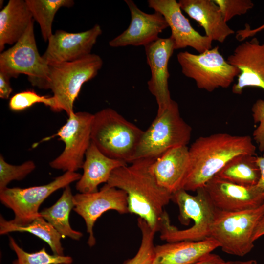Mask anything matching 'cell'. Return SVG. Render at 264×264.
<instances>
[{
  "label": "cell",
  "mask_w": 264,
  "mask_h": 264,
  "mask_svg": "<svg viewBox=\"0 0 264 264\" xmlns=\"http://www.w3.org/2000/svg\"><path fill=\"white\" fill-rule=\"evenodd\" d=\"M154 159H140L115 169L105 184L125 191L129 213L143 219L159 231L163 208L172 194L157 182L152 170Z\"/></svg>",
  "instance_id": "obj_1"
},
{
  "label": "cell",
  "mask_w": 264,
  "mask_h": 264,
  "mask_svg": "<svg viewBox=\"0 0 264 264\" xmlns=\"http://www.w3.org/2000/svg\"><path fill=\"white\" fill-rule=\"evenodd\" d=\"M256 146L249 135L218 133L197 138L189 148V166L182 189L196 191L234 157L256 155Z\"/></svg>",
  "instance_id": "obj_2"
},
{
  "label": "cell",
  "mask_w": 264,
  "mask_h": 264,
  "mask_svg": "<svg viewBox=\"0 0 264 264\" xmlns=\"http://www.w3.org/2000/svg\"><path fill=\"white\" fill-rule=\"evenodd\" d=\"M196 192V195H192L181 189L172 194L171 200L178 207L181 223L188 224L191 220L193 224L187 229H178L171 224L168 214L164 211L159 230L162 240L167 242H197L210 237L216 208L204 187L198 189Z\"/></svg>",
  "instance_id": "obj_3"
},
{
  "label": "cell",
  "mask_w": 264,
  "mask_h": 264,
  "mask_svg": "<svg viewBox=\"0 0 264 264\" xmlns=\"http://www.w3.org/2000/svg\"><path fill=\"white\" fill-rule=\"evenodd\" d=\"M143 132L116 110L107 108L93 114L91 140L106 156L130 164Z\"/></svg>",
  "instance_id": "obj_4"
},
{
  "label": "cell",
  "mask_w": 264,
  "mask_h": 264,
  "mask_svg": "<svg viewBox=\"0 0 264 264\" xmlns=\"http://www.w3.org/2000/svg\"><path fill=\"white\" fill-rule=\"evenodd\" d=\"M102 65L101 57L92 53L73 62L48 63V89L56 99L55 112L65 111L67 116L74 112V102L82 85L94 78Z\"/></svg>",
  "instance_id": "obj_5"
},
{
  "label": "cell",
  "mask_w": 264,
  "mask_h": 264,
  "mask_svg": "<svg viewBox=\"0 0 264 264\" xmlns=\"http://www.w3.org/2000/svg\"><path fill=\"white\" fill-rule=\"evenodd\" d=\"M191 133V127L181 117L178 105L173 100L144 131L132 163L140 159H155L170 149L187 146Z\"/></svg>",
  "instance_id": "obj_6"
},
{
  "label": "cell",
  "mask_w": 264,
  "mask_h": 264,
  "mask_svg": "<svg viewBox=\"0 0 264 264\" xmlns=\"http://www.w3.org/2000/svg\"><path fill=\"white\" fill-rule=\"evenodd\" d=\"M264 215V203L256 208L240 212L216 209L210 237L220 244L222 251L242 257L253 248V236Z\"/></svg>",
  "instance_id": "obj_7"
},
{
  "label": "cell",
  "mask_w": 264,
  "mask_h": 264,
  "mask_svg": "<svg viewBox=\"0 0 264 264\" xmlns=\"http://www.w3.org/2000/svg\"><path fill=\"white\" fill-rule=\"evenodd\" d=\"M33 19L26 31L11 47L0 54V73L11 79L27 75L33 86L48 89V64L41 56L34 35Z\"/></svg>",
  "instance_id": "obj_8"
},
{
  "label": "cell",
  "mask_w": 264,
  "mask_h": 264,
  "mask_svg": "<svg viewBox=\"0 0 264 264\" xmlns=\"http://www.w3.org/2000/svg\"><path fill=\"white\" fill-rule=\"evenodd\" d=\"M177 59L183 74L193 79L198 88L210 92L228 88L240 73L238 68L225 60L218 46L198 54L180 52Z\"/></svg>",
  "instance_id": "obj_9"
},
{
  "label": "cell",
  "mask_w": 264,
  "mask_h": 264,
  "mask_svg": "<svg viewBox=\"0 0 264 264\" xmlns=\"http://www.w3.org/2000/svg\"><path fill=\"white\" fill-rule=\"evenodd\" d=\"M81 176L76 172H66L45 185L25 188L7 187L0 191V200L14 214V219L10 221L15 224L24 225L40 216V206L49 196L77 181Z\"/></svg>",
  "instance_id": "obj_10"
},
{
  "label": "cell",
  "mask_w": 264,
  "mask_h": 264,
  "mask_svg": "<svg viewBox=\"0 0 264 264\" xmlns=\"http://www.w3.org/2000/svg\"><path fill=\"white\" fill-rule=\"evenodd\" d=\"M93 114L86 111L73 112L56 136L65 144L62 153L49 163L54 169L75 172L82 166L86 153L91 143Z\"/></svg>",
  "instance_id": "obj_11"
},
{
  "label": "cell",
  "mask_w": 264,
  "mask_h": 264,
  "mask_svg": "<svg viewBox=\"0 0 264 264\" xmlns=\"http://www.w3.org/2000/svg\"><path fill=\"white\" fill-rule=\"evenodd\" d=\"M74 211L84 220L88 234L87 243L90 247L96 244L93 227L103 213L114 210L120 214L129 213L127 195L122 190L105 184L99 191L74 195Z\"/></svg>",
  "instance_id": "obj_12"
},
{
  "label": "cell",
  "mask_w": 264,
  "mask_h": 264,
  "mask_svg": "<svg viewBox=\"0 0 264 264\" xmlns=\"http://www.w3.org/2000/svg\"><path fill=\"white\" fill-rule=\"evenodd\" d=\"M174 50L171 37H159L145 46L147 63L151 74L147 82L148 88L155 98L158 106L157 115L162 113L173 100L168 87V63Z\"/></svg>",
  "instance_id": "obj_13"
},
{
  "label": "cell",
  "mask_w": 264,
  "mask_h": 264,
  "mask_svg": "<svg viewBox=\"0 0 264 264\" xmlns=\"http://www.w3.org/2000/svg\"><path fill=\"white\" fill-rule=\"evenodd\" d=\"M148 7L160 13L171 30L175 50L191 47L199 53L212 48L213 41L197 31L176 0H149Z\"/></svg>",
  "instance_id": "obj_14"
},
{
  "label": "cell",
  "mask_w": 264,
  "mask_h": 264,
  "mask_svg": "<svg viewBox=\"0 0 264 264\" xmlns=\"http://www.w3.org/2000/svg\"><path fill=\"white\" fill-rule=\"evenodd\" d=\"M204 187L215 208L221 211H243L264 203V194L257 185L241 186L215 176Z\"/></svg>",
  "instance_id": "obj_15"
},
{
  "label": "cell",
  "mask_w": 264,
  "mask_h": 264,
  "mask_svg": "<svg viewBox=\"0 0 264 264\" xmlns=\"http://www.w3.org/2000/svg\"><path fill=\"white\" fill-rule=\"evenodd\" d=\"M226 61L240 70L237 82L232 86L233 93L241 94L248 87L264 91V43L261 44L256 37L242 42Z\"/></svg>",
  "instance_id": "obj_16"
},
{
  "label": "cell",
  "mask_w": 264,
  "mask_h": 264,
  "mask_svg": "<svg viewBox=\"0 0 264 264\" xmlns=\"http://www.w3.org/2000/svg\"><path fill=\"white\" fill-rule=\"evenodd\" d=\"M102 32L98 24L78 33L57 30L48 41V46L42 57L48 64L82 59L91 54V50Z\"/></svg>",
  "instance_id": "obj_17"
},
{
  "label": "cell",
  "mask_w": 264,
  "mask_h": 264,
  "mask_svg": "<svg viewBox=\"0 0 264 264\" xmlns=\"http://www.w3.org/2000/svg\"><path fill=\"white\" fill-rule=\"evenodd\" d=\"M124 1L130 12V23L125 30L109 42L110 46L145 47L157 40L159 35L169 27L160 13H147L139 9L133 0Z\"/></svg>",
  "instance_id": "obj_18"
},
{
  "label": "cell",
  "mask_w": 264,
  "mask_h": 264,
  "mask_svg": "<svg viewBox=\"0 0 264 264\" xmlns=\"http://www.w3.org/2000/svg\"><path fill=\"white\" fill-rule=\"evenodd\" d=\"M189 166V148H172L154 160L151 170L158 184L173 194L182 189Z\"/></svg>",
  "instance_id": "obj_19"
},
{
  "label": "cell",
  "mask_w": 264,
  "mask_h": 264,
  "mask_svg": "<svg viewBox=\"0 0 264 264\" xmlns=\"http://www.w3.org/2000/svg\"><path fill=\"white\" fill-rule=\"evenodd\" d=\"M178 3L182 11L203 27L205 36L212 41L222 43L235 33L214 0H180Z\"/></svg>",
  "instance_id": "obj_20"
},
{
  "label": "cell",
  "mask_w": 264,
  "mask_h": 264,
  "mask_svg": "<svg viewBox=\"0 0 264 264\" xmlns=\"http://www.w3.org/2000/svg\"><path fill=\"white\" fill-rule=\"evenodd\" d=\"M126 165L124 161L106 156L91 141L85 154L83 173L77 181L76 189L80 193L97 192L98 186L106 183L115 169Z\"/></svg>",
  "instance_id": "obj_21"
},
{
  "label": "cell",
  "mask_w": 264,
  "mask_h": 264,
  "mask_svg": "<svg viewBox=\"0 0 264 264\" xmlns=\"http://www.w3.org/2000/svg\"><path fill=\"white\" fill-rule=\"evenodd\" d=\"M220 247L212 237L200 241H180L155 246L152 264H191Z\"/></svg>",
  "instance_id": "obj_22"
},
{
  "label": "cell",
  "mask_w": 264,
  "mask_h": 264,
  "mask_svg": "<svg viewBox=\"0 0 264 264\" xmlns=\"http://www.w3.org/2000/svg\"><path fill=\"white\" fill-rule=\"evenodd\" d=\"M32 15L23 0H10L0 11V51L16 43L26 31Z\"/></svg>",
  "instance_id": "obj_23"
},
{
  "label": "cell",
  "mask_w": 264,
  "mask_h": 264,
  "mask_svg": "<svg viewBox=\"0 0 264 264\" xmlns=\"http://www.w3.org/2000/svg\"><path fill=\"white\" fill-rule=\"evenodd\" d=\"M74 195L69 185L64 188L58 200L51 206L40 212V215L50 223L64 237L79 240L83 233L72 229L69 223V215L74 207Z\"/></svg>",
  "instance_id": "obj_24"
},
{
  "label": "cell",
  "mask_w": 264,
  "mask_h": 264,
  "mask_svg": "<svg viewBox=\"0 0 264 264\" xmlns=\"http://www.w3.org/2000/svg\"><path fill=\"white\" fill-rule=\"evenodd\" d=\"M13 232L31 233L45 242L54 254L65 255L61 243V239L63 237L41 216L25 224L17 225L6 220L0 215V234H8Z\"/></svg>",
  "instance_id": "obj_25"
},
{
  "label": "cell",
  "mask_w": 264,
  "mask_h": 264,
  "mask_svg": "<svg viewBox=\"0 0 264 264\" xmlns=\"http://www.w3.org/2000/svg\"><path fill=\"white\" fill-rule=\"evenodd\" d=\"M216 176L241 186L257 185L260 178L257 156L250 154L238 155L229 161Z\"/></svg>",
  "instance_id": "obj_26"
},
{
  "label": "cell",
  "mask_w": 264,
  "mask_h": 264,
  "mask_svg": "<svg viewBox=\"0 0 264 264\" xmlns=\"http://www.w3.org/2000/svg\"><path fill=\"white\" fill-rule=\"evenodd\" d=\"M33 19L39 23L42 37L48 41L53 35L52 23L54 17L62 7H71L72 0H25Z\"/></svg>",
  "instance_id": "obj_27"
},
{
  "label": "cell",
  "mask_w": 264,
  "mask_h": 264,
  "mask_svg": "<svg viewBox=\"0 0 264 264\" xmlns=\"http://www.w3.org/2000/svg\"><path fill=\"white\" fill-rule=\"evenodd\" d=\"M9 245L17 256L12 264H58L73 262L72 257L68 256L50 254L44 247L35 252H27L20 247L12 237H9Z\"/></svg>",
  "instance_id": "obj_28"
},
{
  "label": "cell",
  "mask_w": 264,
  "mask_h": 264,
  "mask_svg": "<svg viewBox=\"0 0 264 264\" xmlns=\"http://www.w3.org/2000/svg\"><path fill=\"white\" fill-rule=\"evenodd\" d=\"M137 225L141 232V242L137 252L123 264H152L154 257V236L156 232L143 219L138 218Z\"/></svg>",
  "instance_id": "obj_29"
},
{
  "label": "cell",
  "mask_w": 264,
  "mask_h": 264,
  "mask_svg": "<svg viewBox=\"0 0 264 264\" xmlns=\"http://www.w3.org/2000/svg\"><path fill=\"white\" fill-rule=\"evenodd\" d=\"M37 103H43L55 111L56 101L52 96H42L32 90L17 93L10 99L9 109L14 111L23 110Z\"/></svg>",
  "instance_id": "obj_30"
},
{
  "label": "cell",
  "mask_w": 264,
  "mask_h": 264,
  "mask_svg": "<svg viewBox=\"0 0 264 264\" xmlns=\"http://www.w3.org/2000/svg\"><path fill=\"white\" fill-rule=\"evenodd\" d=\"M35 163L26 161L21 165H14L7 162L2 154L0 155V191L8 187L13 180H21L34 170Z\"/></svg>",
  "instance_id": "obj_31"
},
{
  "label": "cell",
  "mask_w": 264,
  "mask_h": 264,
  "mask_svg": "<svg viewBox=\"0 0 264 264\" xmlns=\"http://www.w3.org/2000/svg\"><path fill=\"white\" fill-rule=\"evenodd\" d=\"M227 22L233 17L246 14L254 7L250 0H214Z\"/></svg>",
  "instance_id": "obj_32"
},
{
  "label": "cell",
  "mask_w": 264,
  "mask_h": 264,
  "mask_svg": "<svg viewBox=\"0 0 264 264\" xmlns=\"http://www.w3.org/2000/svg\"><path fill=\"white\" fill-rule=\"evenodd\" d=\"M251 110L255 123H259L258 127L253 131L254 140L258 145L260 152L264 151V100L258 99L253 104Z\"/></svg>",
  "instance_id": "obj_33"
},
{
  "label": "cell",
  "mask_w": 264,
  "mask_h": 264,
  "mask_svg": "<svg viewBox=\"0 0 264 264\" xmlns=\"http://www.w3.org/2000/svg\"><path fill=\"white\" fill-rule=\"evenodd\" d=\"M264 29V23L258 27L252 29L248 24L245 25L243 29L239 30L237 32L236 39L239 41H243L248 37H253L256 34Z\"/></svg>",
  "instance_id": "obj_34"
},
{
  "label": "cell",
  "mask_w": 264,
  "mask_h": 264,
  "mask_svg": "<svg viewBox=\"0 0 264 264\" xmlns=\"http://www.w3.org/2000/svg\"><path fill=\"white\" fill-rule=\"evenodd\" d=\"M10 78L0 73V97L7 99L12 92Z\"/></svg>",
  "instance_id": "obj_35"
},
{
  "label": "cell",
  "mask_w": 264,
  "mask_h": 264,
  "mask_svg": "<svg viewBox=\"0 0 264 264\" xmlns=\"http://www.w3.org/2000/svg\"><path fill=\"white\" fill-rule=\"evenodd\" d=\"M225 261L219 255L210 253L201 259L191 264H224Z\"/></svg>",
  "instance_id": "obj_36"
},
{
  "label": "cell",
  "mask_w": 264,
  "mask_h": 264,
  "mask_svg": "<svg viewBox=\"0 0 264 264\" xmlns=\"http://www.w3.org/2000/svg\"><path fill=\"white\" fill-rule=\"evenodd\" d=\"M257 162L260 171V178L257 185L264 194V154L257 156Z\"/></svg>",
  "instance_id": "obj_37"
},
{
  "label": "cell",
  "mask_w": 264,
  "mask_h": 264,
  "mask_svg": "<svg viewBox=\"0 0 264 264\" xmlns=\"http://www.w3.org/2000/svg\"><path fill=\"white\" fill-rule=\"evenodd\" d=\"M263 235H264V215L259 221L255 229L253 236V241L254 242Z\"/></svg>",
  "instance_id": "obj_38"
},
{
  "label": "cell",
  "mask_w": 264,
  "mask_h": 264,
  "mask_svg": "<svg viewBox=\"0 0 264 264\" xmlns=\"http://www.w3.org/2000/svg\"><path fill=\"white\" fill-rule=\"evenodd\" d=\"M224 264H257L255 260H249L247 261H229L225 262Z\"/></svg>",
  "instance_id": "obj_39"
},
{
  "label": "cell",
  "mask_w": 264,
  "mask_h": 264,
  "mask_svg": "<svg viewBox=\"0 0 264 264\" xmlns=\"http://www.w3.org/2000/svg\"><path fill=\"white\" fill-rule=\"evenodd\" d=\"M72 263H60L58 264H71Z\"/></svg>",
  "instance_id": "obj_40"
}]
</instances>
